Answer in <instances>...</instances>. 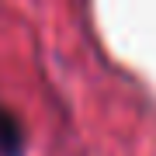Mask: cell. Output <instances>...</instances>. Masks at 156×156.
<instances>
[{
    "label": "cell",
    "instance_id": "obj_1",
    "mask_svg": "<svg viewBox=\"0 0 156 156\" xmlns=\"http://www.w3.org/2000/svg\"><path fill=\"white\" fill-rule=\"evenodd\" d=\"M17 146H21V128L11 111L0 108V153H17Z\"/></svg>",
    "mask_w": 156,
    "mask_h": 156
}]
</instances>
